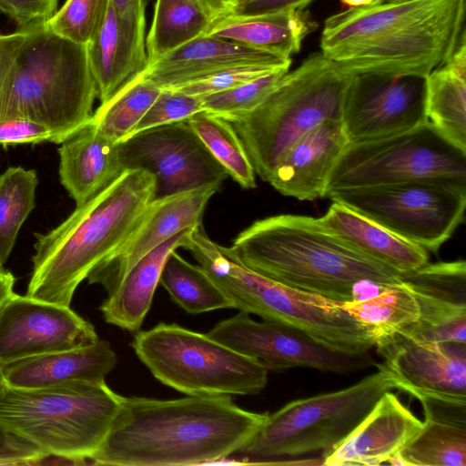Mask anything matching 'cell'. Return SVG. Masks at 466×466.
<instances>
[{"label":"cell","instance_id":"obj_25","mask_svg":"<svg viewBox=\"0 0 466 466\" xmlns=\"http://www.w3.org/2000/svg\"><path fill=\"white\" fill-rule=\"evenodd\" d=\"M317 24L305 10L254 15L228 13L214 18L205 35L291 58Z\"/></svg>","mask_w":466,"mask_h":466},{"label":"cell","instance_id":"obj_38","mask_svg":"<svg viewBox=\"0 0 466 466\" xmlns=\"http://www.w3.org/2000/svg\"><path fill=\"white\" fill-rule=\"evenodd\" d=\"M288 71L278 70L237 87L201 96L203 111L231 122L256 108Z\"/></svg>","mask_w":466,"mask_h":466},{"label":"cell","instance_id":"obj_29","mask_svg":"<svg viewBox=\"0 0 466 466\" xmlns=\"http://www.w3.org/2000/svg\"><path fill=\"white\" fill-rule=\"evenodd\" d=\"M428 121L450 142L466 151V75L445 63L426 76Z\"/></svg>","mask_w":466,"mask_h":466},{"label":"cell","instance_id":"obj_11","mask_svg":"<svg viewBox=\"0 0 466 466\" xmlns=\"http://www.w3.org/2000/svg\"><path fill=\"white\" fill-rule=\"evenodd\" d=\"M436 182L466 193V151L429 121L383 138L349 142L330 175V192L404 182Z\"/></svg>","mask_w":466,"mask_h":466},{"label":"cell","instance_id":"obj_53","mask_svg":"<svg viewBox=\"0 0 466 466\" xmlns=\"http://www.w3.org/2000/svg\"><path fill=\"white\" fill-rule=\"evenodd\" d=\"M4 269L3 266L0 265V271Z\"/></svg>","mask_w":466,"mask_h":466},{"label":"cell","instance_id":"obj_12","mask_svg":"<svg viewBox=\"0 0 466 466\" xmlns=\"http://www.w3.org/2000/svg\"><path fill=\"white\" fill-rule=\"evenodd\" d=\"M326 198L431 252L451 238L466 208V193L425 181L344 188Z\"/></svg>","mask_w":466,"mask_h":466},{"label":"cell","instance_id":"obj_18","mask_svg":"<svg viewBox=\"0 0 466 466\" xmlns=\"http://www.w3.org/2000/svg\"><path fill=\"white\" fill-rule=\"evenodd\" d=\"M217 187H204L155 198L148 203L125 240L87 276L109 292L144 256L178 232L202 226V218Z\"/></svg>","mask_w":466,"mask_h":466},{"label":"cell","instance_id":"obj_31","mask_svg":"<svg viewBox=\"0 0 466 466\" xmlns=\"http://www.w3.org/2000/svg\"><path fill=\"white\" fill-rule=\"evenodd\" d=\"M379 289L374 296L338 303L355 319L368 326L376 339L397 332L419 319L418 302L401 281Z\"/></svg>","mask_w":466,"mask_h":466},{"label":"cell","instance_id":"obj_44","mask_svg":"<svg viewBox=\"0 0 466 466\" xmlns=\"http://www.w3.org/2000/svg\"><path fill=\"white\" fill-rule=\"evenodd\" d=\"M424 420L466 427V400L450 397L422 396Z\"/></svg>","mask_w":466,"mask_h":466},{"label":"cell","instance_id":"obj_3","mask_svg":"<svg viewBox=\"0 0 466 466\" xmlns=\"http://www.w3.org/2000/svg\"><path fill=\"white\" fill-rule=\"evenodd\" d=\"M222 249L264 277L336 302L358 299L362 284L400 282V273L349 246L319 218L284 214L258 219Z\"/></svg>","mask_w":466,"mask_h":466},{"label":"cell","instance_id":"obj_5","mask_svg":"<svg viewBox=\"0 0 466 466\" xmlns=\"http://www.w3.org/2000/svg\"><path fill=\"white\" fill-rule=\"evenodd\" d=\"M97 97L86 46L34 24L0 89V120L23 118L48 127L53 143L87 124Z\"/></svg>","mask_w":466,"mask_h":466},{"label":"cell","instance_id":"obj_35","mask_svg":"<svg viewBox=\"0 0 466 466\" xmlns=\"http://www.w3.org/2000/svg\"><path fill=\"white\" fill-rule=\"evenodd\" d=\"M36 171L9 167L0 175V265L7 261L18 232L35 206Z\"/></svg>","mask_w":466,"mask_h":466},{"label":"cell","instance_id":"obj_4","mask_svg":"<svg viewBox=\"0 0 466 466\" xmlns=\"http://www.w3.org/2000/svg\"><path fill=\"white\" fill-rule=\"evenodd\" d=\"M154 198L155 178L150 173L125 170L56 228L35 234L25 295L70 307L78 285L121 245Z\"/></svg>","mask_w":466,"mask_h":466},{"label":"cell","instance_id":"obj_42","mask_svg":"<svg viewBox=\"0 0 466 466\" xmlns=\"http://www.w3.org/2000/svg\"><path fill=\"white\" fill-rule=\"evenodd\" d=\"M52 131L39 123L16 118L0 120V147L24 144L53 143Z\"/></svg>","mask_w":466,"mask_h":466},{"label":"cell","instance_id":"obj_37","mask_svg":"<svg viewBox=\"0 0 466 466\" xmlns=\"http://www.w3.org/2000/svg\"><path fill=\"white\" fill-rule=\"evenodd\" d=\"M110 4L111 0H66L46 25L64 39L87 46L103 26Z\"/></svg>","mask_w":466,"mask_h":466},{"label":"cell","instance_id":"obj_10","mask_svg":"<svg viewBox=\"0 0 466 466\" xmlns=\"http://www.w3.org/2000/svg\"><path fill=\"white\" fill-rule=\"evenodd\" d=\"M345 389L289 402L268 415L261 428L237 453L246 460L325 451L345 439L380 396L397 390L383 364Z\"/></svg>","mask_w":466,"mask_h":466},{"label":"cell","instance_id":"obj_49","mask_svg":"<svg viewBox=\"0 0 466 466\" xmlns=\"http://www.w3.org/2000/svg\"><path fill=\"white\" fill-rule=\"evenodd\" d=\"M199 2L213 18L230 13L232 10L231 0H199Z\"/></svg>","mask_w":466,"mask_h":466},{"label":"cell","instance_id":"obj_40","mask_svg":"<svg viewBox=\"0 0 466 466\" xmlns=\"http://www.w3.org/2000/svg\"><path fill=\"white\" fill-rule=\"evenodd\" d=\"M281 69L283 68H274L261 65L238 66L226 68L178 89L188 95L201 97L237 87Z\"/></svg>","mask_w":466,"mask_h":466},{"label":"cell","instance_id":"obj_48","mask_svg":"<svg viewBox=\"0 0 466 466\" xmlns=\"http://www.w3.org/2000/svg\"><path fill=\"white\" fill-rule=\"evenodd\" d=\"M15 279L10 271L5 269L0 271V310L15 294Z\"/></svg>","mask_w":466,"mask_h":466},{"label":"cell","instance_id":"obj_26","mask_svg":"<svg viewBox=\"0 0 466 466\" xmlns=\"http://www.w3.org/2000/svg\"><path fill=\"white\" fill-rule=\"evenodd\" d=\"M319 220L327 230L357 251L400 274L429 262L428 252L423 248L338 202H332Z\"/></svg>","mask_w":466,"mask_h":466},{"label":"cell","instance_id":"obj_1","mask_svg":"<svg viewBox=\"0 0 466 466\" xmlns=\"http://www.w3.org/2000/svg\"><path fill=\"white\" fill-rule=\"evenodd\" d=\"M268 415L239 408L230 396L123 397L88 461L112 466L213 464L243 448Z\"/></svg>","mask_w":466,"mask_h":466},{"label":"cell","instance_id":"obj_28","mask_svg":"<svg viewBox=\"0 0 466 466\" xmlns=\"http://www.w3.org/2000/svg\"><path fill=\"white\" fill-rule=\"evenodd\" d=\"M213 19L199 0H157L146 38L148 65L205 35Z\"/></svg>","mask_w":466,"mask_h":466},{"label":"cell","instance_id":"obj_27","mask_svg":"<svg viewBox=\"0 0 466 466\" xmlns=\"http://www.w3.org/2000/svg\"><path fill=\"white\" fill-rule=\"evenodd\" d=\"M191 229L178 232L147 253L107 292L99 308L106 322L128 331L139 329L167 258L178 248H184Z\"/></svg>","mask_w":466,"mask_h":466},{"label":"cell","instance_id":"obj_13","mask_svg":"<svg viewBox=\"0 0 466 466\" xmlns=\"http://www.w3.org/2000/svg\"><path fill=\"white\" fill-rule=\"evenodd\" d=\"M117 150L124 170H143L154 177L155 198L219 187L228 177L187 120L132 134L117 143Z\"/></svg>","mask_w":466,"mask_h":466},{"label":"cell","instance_id":"obj_15","mask_svg":"<svg viewBox=\"0 0 466 466\" xmlns=\"http://www.w3.org/2000/svg\"><path fill=\"white\" fill-rule=\"evenodd\" d=\"M341 122L349 142L383 138L425 124L426 76L354 75Z\"/></svg>","mask_w":466,"mask_h":466},{"label":"cell","instance_id":"obj_19","mask_svg":"<svg viewBox=\"0 0 466 466\" xmlns=\"http://www.w3.org/2000/svg\"><path fill=\"white\" fill-rule=\"evenodd\" d=\"M422 424L396 394L387 391L345 439L322 451V464L372 466L389 463Z\"/></svg>","mask_w":466,"mask_h":466},{"label":"cell","instance_id":"obj_16","mask_svg":"<svg viewBox=\"0 0 466 466\" xmlns=\"http://www.w3.org/2000/svg\"><path fill=\"white\" fill-rule=\"evenodd\" d=\"M97 339L94 326L70 307L15 293L0 310V366Z\"/></svg>","mask_w":466,"mask_h":466},{"label":"cell","instance_id":"obj_45","mask_svg":"<svg viewBox=\"0 0 466 466\" xmlns=\"http://www.w3.org/2000/svg\"><path fill=\"white\" fill-rule=\"evenodd\" d=\"M315 0H247L235 6L230 13L254 15L286 10H304Z\"/></svg>","mask_w":466,"mask_h":466},{"label":"cell","instance_id":"obj_52","mask_svg":"<svg viewBox=\"0 0 466 466\" xmlns=\"http://www.w3.org/2000/svg\"><path fill=\"white\" fill-rule=\"evenodd\" d=\"M246 1H247V0H231L232 9H233L235 6H237V5H238L242 4V3H244V2H246ZM231 11H232V10H231Z\"/></svg>","mask_w":466,"mask_h":466},{"label":"cell","instance_id":"obj_50","mask_svg":"<svg viewBox=\"0 0 466 466\" xmlns=\"http://www.w3.org/2000/svg\"><path fill=\"white\" fill-rule=\"evenodd\" d=\"M349 8L366 7L383 3L386 0H340Z\"/></svg>","mask_w":466,"mask_h":466},{"label":"cell","instance_id":"obj_9","mask_svg":"<svg viewBox=\"0 0 466 466\" xmlns=\"http://www.w3.org/2000/svg\"><path fill=\"white\" fill-rule=\"evenodd\" d=\"M131 347L157 380L189 396L254 395L268 382L259 361L177 324L139 331Z\"/></svg>","mask_w":466,"mask_h":466},{"label":"cell","instance_id":"obj_34","mask_svg":"<svg viewBox=\"0 0 466 466\" xmlns=\"http://www.w3.org/2000/svg\"><path fill=\"white\" fill-rule=\"evenodd\" d=\"M187 121L233 180L245 189L256 187L255 170L229 121L205 111L190 116Z\"/></svg>","mask_w":466,"mask_h":466},{"label":"cell","instance_id":"obj_21","mask_svg":"<svg viewBox=\"0 0 466 466\" xmlns=\"http://www.w3.org/2000/svg\"><path fill=\"white\" fill-rule=\"evenodd\" d=\"M349 143L341 120H327L302 135L283 155L268 183L299 200L325 198L329 180Z\"/></svg>","mask_w":466,"mask_h":466},{"label":"cell","instance_id":"obj_24","mask_svg":"<svg viewBox=\"0 0 466 466\" xmlns=\"http://www.w3.org/2000/svg\"><path fill=\"white\" fill-rule=\"evenodd\" d=\"M59 179L76 206H81L108 187L125 170L117 144L104 136L90 120L58 149Z\"/></svg>","mask_w":466,"mask_h":466},{"label":"cell","instance_id":"obj_2","mask_svg":"<svg viewBox=\"0 0 466 466\" xmlns=\"http://www.w3.org/2000/svg\"><path fill=\"white\" fill-rule=\"evenodd\" d=\"M465 0H386L325 20L321 52L353 74L427 76L466 36Z\"/></svg>","mask_w":466,"mask_h":466},{"label":"cell","instance_id":"obj_33","mask_svg":"<svg viewBox=\"0 0 466 466\" xmlns=\"http://www.w3.org/2000/svg\"><path fill=\"white\" fill-rule=\"evenodd\" d=\"M160 91L142 73L100 104L91 120L104 136L117 144L131 135Z\"/></svg>","mask_w":466,"mask_h":466},{"label":"cell","instance_id":"obj_47","mask_svg":"<svg viewBox=\"0 0 466 466\" xmlns=\"http://www.w3.org/2000/svg\"><path fill=\"white\" fill-rule=\"evenodd\" d=\"M148 0H111L114 8L122 15H145Z\"/></svg>","mask_w":466,"mask_h":466},{"label":"cell","instance_id":"obj_41","mask_svg":"<svg viewBox=\"0 0 466 466\" xmlns=\"http://www.w3.org/2000/svg\"><path fill=\"white\" fill-rule=\"evenodd\" d=\"M48 457L38 446L0 423V465H36Z\"/></svg>","mask_w":466,"mask_h":466},{"label":"cell","instance_id":"obj_32","mask_svg":"<svg viewBox=\"0 0 466 466\" xmlns=\"http://www.w3.org/2000/svg\"><path fill=\"white\" fill-rule=\"evenodd\" d=\"M389 463L466 466V427L424 420L419 431Z\"/></svg>","mask_w":466,"mask_h":466},{"label":"cell","instance_id":"obj_17","mask_svg":"<svg viewBox=\"0 0 466 466\" xmlns=\"http://www.w3.org/2000/svg\"><path fill=\"white\" fill-rule=\"evenodd\" d=\"M374 347L397 390L416 399L466 400V343L423 341L397 331L377 338Z\"/></svg>","mask_w":466,"mask_h":466},{"label":"cell","instance_id":"obj_46","mask_svg":"<svg viewBox=\"0 0 466 466\" xmlns=\"http://www.w3.org/2000/svg\"><path fill=\"white\" fill-rule=\"evenodd\" d=\"M31 25L18 27L11 34H0V89L21 46L29 34Z\"/></svg>","mask_w":466,"mask_h":466},{"label":"cell","instance_id":"obj_22","mask_svg":"<svg viewBox=\"0 0 466 466\" xmlns=\"http://www.w3.org/2000/svg\"><path fill=\"white\" fill-rule=\"evenodd\" d=\"M146 15H122L110 4L103 26L86 46L101 104L146 70Z\"/></svg>","mask_w":466,"mask_h":466},{"label":"cell","instance_id":"obj_8","mask_svg":"<svg viewBox=\"0 0 466 466\" xmlns=\"http://www.w3.org/2000/svg\"><path fill=\"white\" fill-rule=\"evenodd\" d=\"M122 399L106 381L5 386L0 392V423L49 457L83 464L104 441Z\"/></svg>","mask_w":466,"mask_h":466},{"label":"cell","instance_id":"obj_6","mask_svg":"<svg viewBox=\"0 0 466 466\" xmlns=\"http://www.w3.org/2000/svg\"><path fill=\"white\" fill-rule=\"evenodd\" d=\"M187 249L233 303L234 309L275 320L348 355L368 353L375 335L339 303L264 277L228 255L204 231L192 233Z\"/></svg>","mask_w":466,"mask_h":466},{"label":"cell","instance_id":"obj_14","mask_svg":"<svg viewBox=\"0 0 466 466\" xmlns=\"http://www.w3.org/2000/svg\"><path fill=\"white\" fill-rule=\"evenodd\" d=\"M207 335L259 361L268 371L311 368L324 372L350 373L373 363L369 352L360 355L338 352L294 328L275 320L255 321L241 310L216 324Z\"/></svg>","mask_w":466,"mask_h":466},{"label":"cell","instance_id":"obj_39","mask_svg":"<svg viewBox=\"0 0 466 466\" xmlns=\"http://www.w3.org/2000/svg\"><path fill=\"white\" fill-rule=\"evenodd\" d=\"M201 111V97L188 95L179 89H161L131 135L147 128L187 120Z\"/></svg>","mask_w":466,"mask_h":466},{"label":"cell","instance_id":"obj_36","mask_svg":"<svg viewBox=\"0 0 466 466\" xmlns=\"http://www.w3.org/2000/svg\"><path fill=\"white\" fill-rule=\"evenodd\" d=\"M400 281L415 298L466 305V263L438 262L400 274Z\"/></svg>","mask_w":466,"mask_h":466},{"label":"cell","instance_id":"obj_7","mask_svg":"<svg viewBox=\"0 0 466 466\" xmlns=\"http://www.w3.org/2000/svg\"><path fill=\"white\" fill-rule=\"evenodd\" d=\"M354 76L321 51L287 72L252 111L231 121L259 177L268 179L288 149L327 120H341Z\"/></svg>","mask_w":466,"mask_h":466},{"label":"cell","instance_id":"obj_23","mask_svg":"<svg viewBox=\"0 0 466 466\" xmlns=\"http://www.w3.org/2000/svg\"><path fill=\"white\" fill-rule=\"evenodd\" d=\"M117 359L110 343L96 342L75 349L26 358L1 366L5 385L40 389L70 382H104Z\"/></svg>","mask_w":466,"mask_h":466},{"label":"cell","instance_id":"obj_20","mask_svg":"<svg viewBox=\"0 0 466 466\" xmlns=\"http://www.w3.org/2000/svg\"><path fill=\"white\" fill-rule=\"evenodd\" d=\"M243 65L289 69L291 58L202 35L149 64L143 76L161 89H178L226 68Z\"/></svg>","mask_w":466,"mask_h":466},{"label":"cell","instance_id":"obj_30","mask_svg":"<svg viewBox=\"0 0 466 466\" xmlns=\"http://www.w3.org/2000/svg\"><path fill=\"white\" fill-rule=\"evenodd\" d=\"M159 283L172 300L189 314L231 309L233 303L199 265H192L177 251L167 258Z\"/></svg>","mask_w":466,"mask_h":466},{"label":"cell","instance_id":"obj_43","mask_svg":"<svg viewBox=\"0 0 466 466\" xmlns=\"http://www.w3.org/2000/svg\"><path fill=\"white\" fill-rule=\"evenodd\" d=\"M57 0H0V11L19 27L47 22L56 12Z\"/></svg>","mask_w":466,"mask_h":466},{"label":"cell","instance_id":"obj_51","mask_svg":"<svg viewBox=\"0 0 466 466\" xmlns=\"http://www.w3.org/2000/svg\"><path fill=\"white\" fill-rule=\"evenodd\" d=\"M5 386L6 385L3 377L2 368L0 366V392L4 390Z\"/></svg>","mask_w":466,"mask_h":466}]
</instances>
